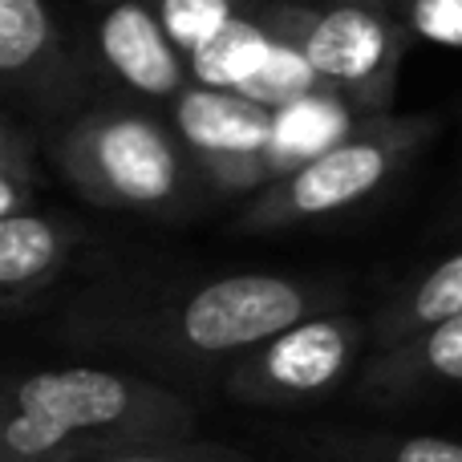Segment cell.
Masks as SVG:
<instances>
[{
    "label": "cell",
    "instance_id": "obj_9",
    "mask_svg": "<svg viewBox=\"0 0 462 462\" xmlns=\"http://www.w3.org/2000/svg\"><path fill=\"white\" fill-rule=\"evenodd\" d=\"M447 390H462V312L390 349H377L357 377V393L377 406L434 398Z\"/></svg>",
    "mask_w": 462,
    "mask_h": 462
},
{
    "label": "cell",
    "instance_id": "obj_18",
    "mask_svg": "<svg viewBox=\"0 0 462 462\" xmlns=\"http://www.w3.org/2000/svg\"><path fill=\"white\" fill-rule=\"evenodd\" d=\"M37 191V167H32V143L13 118L0 126V219L32 211Z\"/></svg>",
    "mask_w": 462,
    "mask_h": 462
},
{
    "label": "cell",
    "instance_id": "obj_10",
    "mask_svg": "<svg viewBox=\"0 0 462 462\" xmlns=\"http://www.w3.org/2000/svg\"><path fill=\"white\" fill-rule=\"evenodd\" d=\"M0 73L13 94L41 106L73 94L78 73L45 0H0Z\"/></svg>",
    "mask_w": 462,
    "mask_h": 462
},
{
    "label": "cell",
    "instance_id": "obj_21",
    "mask_svg": "<svg viewBox=\"0 0 462 462\" xmlns=\"http://www.w3.org/2000/svg\"><path fill=\"white\" fill-rule=\"evenodd\" d=\"M369 5H382V0H369Z\"/></svg>",
    "mask_w": 462,
    "mask_h": 462
},
{
    "label": "cell",
    "instance_id": "obj_16",
    "mask_svg": "<svg viewBox=\"0 0 462 462\" xmlns=\"http://www.w3.org/2000/svg\"><path fill=\"white\" fill-rule=\"evenodd\" d=\"M317 89H333V86H325V78L312 69V61L292 45V41L280 37L272 61L263 65L260 78L244 89V97L263 102V106L276 110V106H288V102H296V97H304V94H317Z\"/></svg>",
    "mask_w": 462,
    "mask_h": 462
},
{
    "label": "cell",
    "instance_id": "obj_14",
    "mask_svg": "<svg viewBox=\"0 0 462 462\" xmlns=\"http://www.w3.org/2000/svg\"><path fill=\"white\" fill-rule=\"evenodd\" d=\"M455 312H462V252L439 260L430 272H422L406 288H398L377 309V317L369 320L374 325V345L390 349V345L406 341V337L422 333V328L439 325Z\"/></svg>",
    "mask_w": 462,
    "mask_h": 462
},
{
    "label": "cell",
    "instance_id": "obj_12",
    "mask_svg": "<svg viewBox=\"0 0 462 462\" xmlns=\"http://www.w3.org/2000/svg\"><path fill=\"white\" fill-rule=\"evenodd\" d=\"M78 231L41 211L0 219V288L8 304H21L65 272Z\"/></svg>",
    "mask_w": 462,
    "mask_h": 462
},
{
    "label": "cell",
    "instance_id": "obj_15",
    "mask_svg": "<svg viewBox=\"0 0 462 462\" xmlns=\"http://www.w3.org/2000/svg\"><path fill=\"white\" fill-rule=\"evenodd\" d=\"M263 0H154L162 24H167L171 41L179 45V53L191 57L199 45H208L224 24H231L236 16L260 8Z\"/></svg>",
    "mask_w": 462,
    "mask_h": 462
},
{
    "label": "cell",
    "instance_id": "obj_6",
    "mask_svg": "<svg viewBox=\"0 0 462 462\" xmlns=\"http://www.w3.org/2000/svg\"><path fill=\"white\" fill-rule=\"evenodd\" d=\"M374 325L353 312H317L268 337L224 369V390L247 406H292L325 398L361 361Z\"/></svg>",
    "mask_w": 462,
    "mask_h": 462
},
{
    "label": "cell",
    "instance_id": "obj_11",
    "mask_svg": "<svg viewBox=\"0 0 462 462\" xmlns=\"http://www.w3.org/2000/svg\"><path fill=\"white\" fill-rule=\"evenodd\" d=\"M369 114L341 89H317L272 114V143H268V183L300 171L304 162L320 159L337 143L353 134Z\"/></svg>",
    "mask_w": 462,
    "mask_h": 462
},
{
    "label": "cell",
    "instance_id": "obj_5",
    "mask_svg": "<svg viewBox=\"0 0 462 462\" xmlns=\"http://www.w3.org/2000/svg\"><path fill=\"white\" fill-rule=\"evenodd\" d=\"M263 8L276 32L309 57L325 86L341 89L365 114H385L410 49V29L398 16L369 0H268Z\"/></svg>",
    "mask_w": 462,
    "mask_h": 462
},
{
    "label": "cell",
    "instance_id": "obj_4",
    "mask_svg": "<svg viewBox=\"0 0 462 462\" xmlns=\"http://www.w3.org/2000/svg\"><path fill=\"white\" fill-rule=\"evenodd\" d=\"M434 130H439V118L430 114H402V118L398 114H369L333 151L255 191L247 208L236 216V231L268 236V231L304 227L357 208L361 199L382 191L430 143Z\"/></svg>",
    "mask_w": 462,
    "mask_h": 462
},
{
    "label": "cell",
    "instance_id": "obj_1",
    "mask_svg": "<svg viewBox=\"0 0 462 462\" xmlns=\"http://www.w3.org/2000/svg\"><path fill=\"white\" fill-rule=\"evenodd\" d=\"M333 296L317 280L276 272H236L179 296L102 292L73 317L81 341H102L159 361H236L268 337L328 312Z\"/></svg>",
    "mask_w": 462,
    "mask_h": 462
},
{
    "label": "cell",
    "instance_id": "obj_13",
    "mask_svg": "<svg viewBox=\"0 0 462 462\" xmlns=\"http://www.w3.org/2000/svg\"><path fill=\"white\" fill-rule=\"evenodd\" d=\"M268 5V0H263ZM252 8V13L236 16L231 24L216 32L208 45H199L187 65H191V81L199 86H211V89H231V94H244L260 69L272 61L276 53V24L268 21V8Z\"/></svg>",
    "mask_w": 462,
    "mask_h": 462
},
{
    "label": "cell",
    "instance_id": "obj_17",
    "mask_svg": "<svg viewBox=\"0 0 462 462\" xmlns=\"http://www.w3.org/2000/svg\"><path fill=\"white\" fill-rule=\"evenodd\" d=\"M345 462H462V442L450 439H341L328 442Z\"/></svg>",
    "mask_w": 462,
    "mask_h": 462
},
{
    "label": "cell",
    "instance_id": "obj_3",
    "mask_svg": "<svg viewBox=\"0 0 462 462\" xmlns=\"http://www.w3.org/2000/svg\"><path fill=\"white\" fill-rule=\"evenodd\" d=\"M57 167L81 199L114 211H171L203 179L183 138L130 106L81 114L57 138Z\"/></svg>",
    "mask_w": 462,
    "mask_h": 462
},
{
    "label": "cell",
    "instance_id": "obj_20",
    "mask_svg": "<svg viewBox=\"0 0 462 462\" xmlns=\"http://www.w3.org/2000/svg\"><path fill=\"white\" fill-rule=\"evenodd\" d=\"M398 21L418 41L462 49V0H402Z\"/></svg>",
    "mask_w": 462,
    "mask_h": 462
},
{
    "label": "cell",
    "instance_id": "obj_8",
    "mask_svg": "<svg viewBox=\"0 0 462 462\" xmlns=\"http://www.w3.org/2000/svg\"><path fill=\"white\" fill-rule=\"evenodd\" d=\"M97 49L114 78L143 97L175 102L191 86V65L146 0H114L97 21Z\"/></svg>",
    "mask_w": 462,
    "mask_h": 462
},
{
    "label": "cell",
    "instance_id": "obj_7",
    "mask_svg": "<svg viewBox=\"0 0 462 462\" xmlns=\"http://www.w3.org/2000/svg\"><path fill=\"white\" fill-rule=\"evenodd\" d=\"M171 114L208 187L224 195H255L268 187L272 106L191 81L171 102Z\"/></svg>",
    "mask_w": 462,
    "mask_h": 462
},
{
    "label": "cell",
    "instance_id": "obj_19",
    "mask_svg": "<svg viewBox=\"0 0 462 462\" xmlns=\"http://www.w3.org/2000/svg\"><path fill=\"white\" fill-rule=\"evenodd\" d=\"M73 462H255L244 450L219 447V442H195V439H171V442H143L126 450H106V455H86Z\"/></svg>",
    "mask_w": 462,
    "mask_h": 462
},
{
    "label": "cell",
    "instance_id": "obj_2",
    "mask_svg": "<svg viewBox=\"0 0 462 462\" xmlns=\"http://www.w3.org/2000/svg\"><path fill=\"white\" fill-rule=\"evenodd\" d=\"M191 426V402L146 377L94 365L37 369L5 393L0 462H73L187 439Z\"/></svg>",
    "mask_w": 462,
    "mask_h": 462
}]
</instances>
